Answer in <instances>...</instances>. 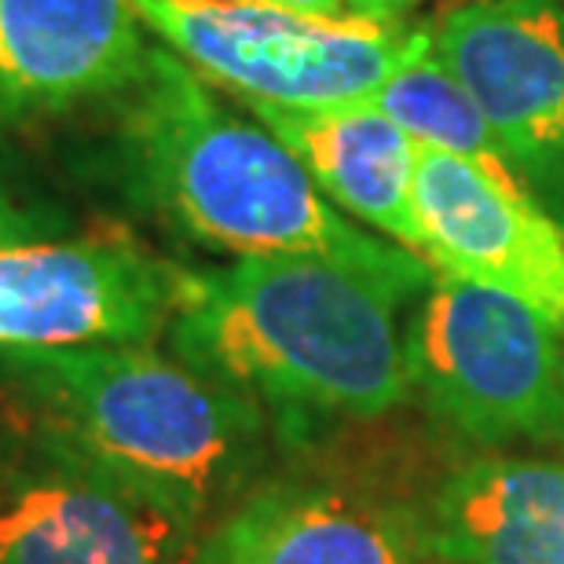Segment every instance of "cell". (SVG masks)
Instances as JSON below:
<instances>
[{
    "mask_svg": "<svg viewBox=\"0 0 564 564\" xmlns=\"http://www.w3.org/2000/svg\"><path fill=\"white\" fill-rule=\"evenodd\" d=\"M414 528L436 564H564V458H473L444 477Z\"/></svg>",
    "mask_w": 564,
    "mask_h": 564,
    "instance_id": "12",
    "label": "cell"
},
{
    "mask_svg": "<svg viewBox=\"0 0 564 564\" xmlns=\"http://www.w3.org/2000/svg\"><path fill=\"white\" fill-rule=\"evenodd\" d=\"M198 564H425L414 517L341 477H268L206 532Z\"/></svg>",
    "mask_w": 564,
    "mask_h": 564,
    "instance_id": "11",
    "label": "cell"
},
{
    "mask_svg": "<svg viewBox=\"0 0 564 564\" xmlns=\"http://www.w3.org/2000/svg\"><path fill=\"white\" fill-rule=\"evenodd\" d=\"M206 532L82 451L0 422V564H198Z\"/></svg>",
    "mask_w": 564,
    "mask_h": 564,
    "instance_id": "6",
    "label": "cell"
},
{
    "mask_svg": "<svg viewBox=\"0 0 564 564\" xmlns=\"http://www.w3.org/2000/svg\"><path fill=\"white\" fill-rule=\"evenodd\" d=\"M414 220L429 268L510 293L564 330V224L524 176L419 147Z\"/></svg>",
    "mask_w": 564,
    "mask_h": 564,
    "instance_id": "8",
    "label": "cell"
},
{
    "mask_svg": "<svg viewBox=\"0 0 564 564\" xmlns=\"http://www.w3.org/2000/svg\"><path fill=\"white\" fill-rule=\"evenodd\" d=\"M184 272L129 239L0 246V348L151 345Z\"/></svg>",
    "mask_w": 564,
    "mask_h": 564,
    "instance_id": "7",
    "label": "cell"
},
{
    "mask_svg": "<svg viewBox=\"0 0 564 564\" xmlns=\"http://www.w3.org/2000/svg\"><path fill=\"white\" fill-rule=\"evenodd\" d=\"M513 169L564 198V0H477L429 30Z\"/></svg>",
    "mask_w": 564,
    "mask_h": 564,
    "instance_id": "9",
    "label": "cell"
},
{
    "mask_svg": "<svg viewBox=\"0 0 564 564\" xmlns=\"http://www.w3.org/2000/svg\"><path fill=\"white\" fill-rule=\"evenodd\" d=\"M132 8L198 74L279 107L367 104L429 37L403 22L301 19L253 0H132Z\"/></svg>",
    "mask_w": 564,
    "mask_h": 564,
    "instance_id": "5",
    "label": "cell"
},
{
    "mask_svg": "<svg viewBox=\"0 0 564 564\" xmlns=\"http://www.w3.org/2000/svg\"><path fill=\"white\" fill-rule=\"evenodd\" d=\"M250 115L272 129L308 169L315 187L348 217L422 257L414 220V162L419 143L375 104L279 107L246 99Z\"/></svg>",
    "mask_w": 564,
    "mask_h": 564,
    "instance_id": "13",
    "label": "cell"
},
{
    "mask_svg": "<svg viewBox=\"0 0 564 564\" xmlns=\"http://www.w3.org/2000/svg\"><path fill=\"white\" fill-rule=\"evenodd\" d=\"M253 4L286 11V15H301V19H345L348 15L345 0H253Z\"/></svg>",
    "mask_w": 564,
    "mask_h": 564,
    "instance_id": "17",
    "label": "cell"
},
{
    "mask_svg": "<svg viewBox=\"0 0 564 564\" xmlns=\"http://www.w3.org/2000/svg\"><path fill=\"white\" fill-rule=\"evenodd\" d=\"M74 217L52 184L0 143V246L70 239Z\"/></svg>",
    "mask_w": 564,
    "mask_h": 564,
    "instance_id": "15",
    "label": "cell"
},
{
    "mask_svg": "<svg viewBox=\"0 0 564 564\" xmlns=\"http://www.w3.org/2000/svg\"><path fill=\"white\" fill-rule=\"evenodd\" d=\"M419 290L330 257H235L184 272L169 337L293 440L319 422H375L411 397L397 312Z\"/></svg>",
    "mask_w": 564,
    "mask_h": 564,
    "instance_id": "1",
    "label": "cell"
},
{
    "mask_svg": "<svg viewBox=\"0 0 564 564\" xmlns=\"http://www.w3.org/2000/svg\"><path fill=\"white\" fill-rule=\"evenodd\" d=\"M403 359L425 411L462 440H564V330L532 304L440 275Z\"/></svg>",
    "mask_w": 564,
    "mask_h": 564,
    "instance_id": "4",
    "label": "cell"
},
{
    "mask_svg": "<svg viewBox=\"0 0 564 564\" xmlns=\"http://www.w3.org/2000/svg\"><path fill=\"white\" fill-rule=\"evenodd\" d=\"M419 4V0H345L348 15L381 22V26H400L403 15Z\"/></svg>",
    "mask_w": 564,
    "mask_h": 564,
    "instance_id": "16",
    "label": "cell"
},
{
    "mask_svg": "<svg viewBox=\"0 0 564 564\" xmlns=\"http://www.w3.org/2000/svg\"><path fill=\"white\" fill-rule=\"evenodd\" d=\"M8 422L30 425L213 528L257 488L275 422L151 345L0 348Z\"/></svg>",
    "mask_w": 564,
    "mask_h": 564,
    "instance_id": "3",
    "label": "cell"
},
{
    "mask_svg": "<svg viewBox=\"0 0 564 564\" xmlns=\"http://www.w3.org/2000/svg\"><path fill=\"white\" fill-rule=\"evenodd\" d=\"M115 99L121 187L180 235L231 257H330L433 282L422 257L359 231L272 129L224 107L176 52L151 44L143 74Z\"/></svg>",
    "mask_w": 564,
    "mask_h": 564,
    "instance_id": "2",
    "label": "cell"
},
{
    "mask_svg": "<svg viewBox=\"0 0 564 564\" xmlns=\"http://www.w3.org/2000/svg\"><path fill=\"white\" fill-rule=\"evenodd\" d=\"M132 0H0V126L115 99L151 55Z\"/></svg>",
    "mask_w": 564,
    "mask_h": 564,
    "instance_id": "10",
    "label": "cell"
},
{
    "mask_svg": "<svg viewBox=\"0 0 564 564\" xmlns=\"http://www.w3.org/2000/svg\"><path fill=\"white\" fill-rule=\"evenodd\" d=\"M367 104H375L381 115L397 121L419 147L469 158L491 173L521 176L502 140L495 137V129L484 118V110L477 107V99L440 63L429 37L381 82Z\"/></svg>",
    "mask_w": 564,
    "mask_h": 564,
    "instance_id": "14",
    "label": "cell"
}]
</instances>
